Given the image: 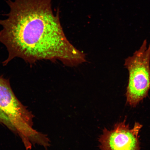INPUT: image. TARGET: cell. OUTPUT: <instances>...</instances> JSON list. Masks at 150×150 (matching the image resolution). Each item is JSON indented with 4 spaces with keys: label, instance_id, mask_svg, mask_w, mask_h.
<instances>
[{
    "label": "cell",
    "instance_id": "6da1fadb",
    "mask_svg": "<svg viewBox=\"0 0 150 150\" xmlns=\"http://www.w3.org/2000/svg\"><path fill=\"white\" fill-rule=\"evenodd\" d=\"M52 0H8L7 18L0 20V42L6 48V66L15 58L33 64L41 60H59L74 66L86 61L85 54L69 42Z\"/></svg>",
    "mask_w": 150,
    "mask_h": 150
},
{
    "label": "cell",
    "instance_id": "7a4b0ae2",
    "mask_svg": "<svg viewBox=\"0 0 150 150\" xmlns=\"http://www.w3.org/2000/svg\"><path fill=\"white\" fill-rule=\"evenodd\" d=\"M0 109L10 120L23 142L29 149L37 144L46 149L50 146L47 136L33 129V116L15 96L9 80L0 76Z\"/></svg>",
    "mask_w": 150,
    "mask_h": 150
},
{
    "label": "cell",
    "instance_id": "3957f363",
    "mask_svg": "<svg viewBox=\"0 0 150 150\" xmlns=\"http://www.w3.org/2000/svg\"><path fill=\"white\" fill-rule=\"evenodd\" d=\"M146 39L139 49L125 59V68L128 71L125 93L127 103L136 107L148 96L150 89V43Z\"/></svg>",
    "mask_w": 150,
    "mask_h": 150
},
{
    "label": "cell",
    "instance_id": "277c9868",
    "mask_svg": "<svg viewBox=\"0 0 150 150\" xmlns=\"http://www.w3.org/2000/svg\"><path fill=\"white\" fill-rule=\"evenodd\" d=\"M126 121L125 118L116 123L112 130H103L99 139L101 150H140L139 134L142 125L135 122L130 128Z\"/></svg>",
    "mask_w": 150,
    "mask_h": 150
},
{
    "label": "cell",
    "instance_id": "5b68a950",
    "mask_svg": "<svg viewBox=\"0 0 150 150\" xmlns=\"http://www.w3.org/2000/svg\"><path fill=\"white\" fill-rule=\"evenodd\" d=\"M0 123L4 125L11 130L16 132L13 125L7 116L0 109Z\"/></svg>",
    "mask_w": 150,
    "mask_h": 150
}]
</instances>
